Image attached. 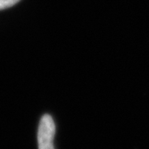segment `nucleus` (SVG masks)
I'll list each match as a JSON object with an SVG mask.
<instances>
[{"label":"nucleus","instance_id":"nucleus-1","mask_svg":"<svg viewBox=\"0 0 149 149\" xmlns=\"http://www.w3.org/2000/svg\"><path fill=\"white\" fill-rule=\"evenodd\" d=\"M56 126L52 117L49 114L43 115L41 118L38 130V145L39 149H55L54 136Z\"/></svg>","mask_w":149,"mask_h":149},{"label":"nucleus","instance_id":"nucleus-2","mask_svg":"<svg viewBox=\"0 0 149 149\" xmlns=\"http://www.w3.org/2000/svg\"><path fill=\"white\" fill-rule=\"evenodd\" d=\"M19 1H21V0H0V10L11 7L17 4Z\"/></svg>","mask_w":149,"mask_h":149}]
</instances>
